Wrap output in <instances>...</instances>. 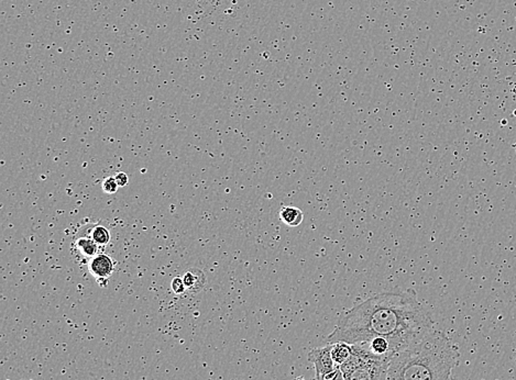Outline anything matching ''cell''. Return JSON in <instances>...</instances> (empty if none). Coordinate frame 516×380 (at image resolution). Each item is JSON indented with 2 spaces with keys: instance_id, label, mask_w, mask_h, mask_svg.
I'll use <instances>...</instances> for the list:
<instances>
[{
  "instance_id": "cell-1",
  "label": "cell",
  "mask_w": 516,
  "mask_h": 380,
  "mask_svg": "<svg viewBox=\"0 0 516 380\" xmlns=\"http://www.w3.org/2000/svg\"><path fill=\"white\" fill-rule=\"evenodd\" d=\"M433 330L432 315L413 290L387 291L369 297L346 312L327 338V344L357 345L385 338L398 354Z\"/></svg>"
},
{
  "instance_id": "cell-2",
  "label": "cell",
  "mask_w": 516,
  "mask_h": 380,
  "mask_svg": "<svg viewBox=\"0 0 516 380\" xmlns=\"http://www.w3.org/2000/svg\"><path fill=\"white\" fill-rule=\"evenodd\" d=\"M459 357L458 346L442 331L434 329L392 357L387 380H453Z\"/></svg>"
},
{
  "instance_id": "cell-3",
  "label": "cell",
  "mask_w": 516,
  "mask_h": 380,
  "mask_svg": "<svg viewBox=\"0 0 516 380\" xmlns=\"http://www.w3.org/2000/svg\"><path fill=\"white\" fill-rule=\"evenodd\" d=\"M349 358L340 366L345 380H387L392 357L373 354L362 345H351Z\"/></svg>"
},
{
  "instance_id": "cell-4",
  "label": "cell",
  "mask_w": 516,
  "mask_h": 380,
  "mask_svg": "<svg viewBox=\"0 0 516 380\" xmlns=\"http://www.w3.org/2000/svg\"><path fill=\"white\" fill-rule=\"evenodd\" d=\"M308 361L313 363L317 379L325 378L339 368L332 356V344L315 347L308 353Z\"/></svg>"
},
{
  "instance_id": "cell-5",
  "label": "cell",
  "mask_w": 516,
  "mask_h": 380,
  "mask_svg": "<svg viewBox=\"0 0 516 380\" xmlns=\"http://www.w3.org/2000/svg\"><path fill=\"white\" fill-rule=\"evenodd\" d=\"M90 274L96 278L100 286H106L108 278L113 275L115 270V263L111 260V257L106 254H97L90 260Z\"/></svg>"
},
{
  "instance_id": "cell-6",
  "label": "cell",
  "mask_w": 516,
  "mask_h": 380,
  "mask_svg": "<svg viewBox=\"0 0 516 380\" xmlns=\"http://www.w3.org/2000/svg\"><path fill=\"white\" fill-rule=\"evenodd\" d=\"M187 292L196 294L203 288L206 283L205 274L198 268H190L182 276Z\"/></svg>"
},
{
  "instance_id": "cell-7",
  "label": "cell",
  "mask_w": 516,
  "mask_h": 380,
  "mask_svg": "<svg viewBox=\"0 0 516 380\" xmlns=\"http://www.w3.org/2000/svg\"><path fill=\"white\" fill-rule=\"evenodd\" d=\"M280 220L289 226H298L303 222L304 213L300 208L285 206L280 210Z\"/></svg>"
},
{
  "instance_id": "cell-8",
  "label": "cell",
  "mask_w": 516,
  "mask_h": 380,
  "mask_svg": "<svg viewBox=\"0 0 516 380\" xmlns=\"http://www.w3.org/2000/svg\"><path fill=\"white\" fill-rule=\"evenodd\" d=\"M75 247H76L77 252H79V254L85 258H92L97 255L99 247L94 242V240L90 239V236H82L75 240Z\"/></svg>"
},
{
  "instance_id": "cell-9",
  "label": "cell",
  "mask_w": 516,
  "mask_h": 380,
  "mask_svg": "<svg viewBox=\"0 0 516 380\" xmlns=\"http://www.w3.org/2000/svg\"><path fill=\"white\" fill-rule=\"evenodd\" d=\"M353 347L344 342L332 344V356L337 366H341L350 357Z\"/></svg>"
},
{
  "instance_id": "cell-10",
  "label": "cell",
  "mask_w": 516,
  "mask_h": 380,
  "mask_svg": "<svg viewBox=\"0 0 516 380\" xmlns=\"http://www.w3.org/2000/svg\"><path fill=\"white\" fill-rule=\"evenodd\" d=\"M88 229H90V234H86V236L94 240L98 247L108 245L111 242V232L108 229L103 226H95V224H90Z\"/></svg>"
},
{
  "instance_id": "cell-11",
  "label": "cell",
  "mask_w": 516,
  "mask_h": 380,
  "mask_svg": "<svg viewBox=\"0 0 516 380\" xmlns=\"http://www.w3.org/2000/svg\"><path fill=\"white\" fill-rule=\"evenodd\" d=\"M118 187L115 176H111V177L104 179L103 190L106 194H115L118 190Z\"/></svg>"
},
{
  "instance_id": "cell-12",
  "label": "cell",
  "mask_w": 516,
  "mask_h": 380,
  "mask_svg": "<svg viewBox=\"0 0 516 380\" xmlns=\"http://www.w3.org/2000/svg\"><path fill=\"white\" fill-rule=\"evenodd\" d=\"M172 290L175 295H184L186 292L184 281L182 277H175L172 281Z\"/></svg>"
},
{
  "instance_id": "cell-13",
  "label": "cell",
  "mask_w": 516,
  "mask_h": 380,
  "mask_svg": "<svg viewBox=\"0 0 516 380\" xmlns=\"http://www.w3.org/2000/svg\"><path fill=\"white\" fill-rule=\"evenodd\" d=\"M115 179H116L117 184H118L119 187L126 186V185L128 184V181H129L128 176H127V174L124 173V172H119V173H117L116 176H115Z\"/></svg>"
},
{
  "instance_id": "cell-14",
  "label": "cell",
  "mask_w": 516,
  "mask_h": 380,
  "mask_svg": "<svg viewBox=\"0 0 516 380\" xmlns=\"http://www.w3.org/2000/svg\"><path fill=\"white\" fill-rule=\"evenodd\" d=\"M315 380H345V378H344L343 372H341V370H340V368H338L336 372H332V374H330V375L327 376V377L325 378H319V379H317V378H315Z\"/></svg>"
},
{
  "instance_id": "cell-15",
  "label": "cell",
  "mask_w": 516,
  "mask_h": 380,
  "mask_svg": "<svg viewBox=\"0 0 516 380\" xmlns=\"http://www.w3.org/2000/svg\"><path fill=\"white\" fill-rule=\"evenodd\" d=\"M295 380H304V378L298 377V378H296V379Z\"/></svg>"
}]
</instances>
